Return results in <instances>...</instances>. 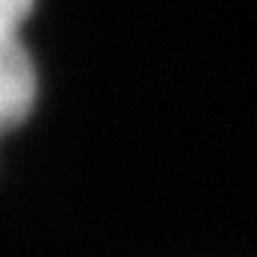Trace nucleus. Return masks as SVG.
I'll return each mask as SVG.
<instances>
[{"mask_svg":"<svg viewBox=\"0 0 257 257\" xmlns=\"http://www.w3.org/2000/svg\"><path fill=\"white\" fill-rule=\"evenodd\" d=\"M36 65L18 39V27L0 24V136L24 124L36 106Z\"/></svg>","mask_w":257,"mask_h":257,"instance_id":"obj_1","label":"nucleus"},{"mask_svg":"<svg viewBox=\"0 0 257 257\" xmlns=\"http://www.w3.org/2000/svg\"><path fill=\"white\" fill-rule=\"evenodd\" d=\"M30 6H33V0H0V24L18 27L30 12Z\"/></svg>","mask_w":257,"mask_h":257,"instance_id":"obj_2","label":"nucleus"}]
</instances>
